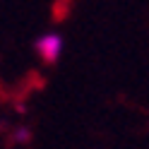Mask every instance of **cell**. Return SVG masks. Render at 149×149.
Masks as SVG:
<instances>
[{
  "mask_svg": "<svg viewBox=\"0 0 149 149\" xmlns=\"http://www.w3.org/2000/svg\"><path fill=\"white\" fill-rule=\"evenodd\" d=\"M34 48H36V53H39V58L43 63L53 65V63L60 60L65 43H63V36L58 31H46V34H41L39 39L34 41Z\"/></svg>",
  "mask_w": 149,
  "mask_h": 149,
  "instance_id": "6da1fadb",
  "label": "cell"
},
{
  "mask_svg": "<svg viewBox=\"0 0 149 149\" xmlns=\"http://www.w3.org/2000/svg\"><path fill=\"white\" fill-rule=\"evenodd\" d=\"M29 139H31V132H29L26 127H17V130H15V142H19V144H26Z\"/></svg>",
  "mask_w": 149,
  "mask_h": 149,
  "instance_id": "7a4b0ae2",
  "label": "cell"
}]
</instances>
